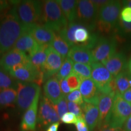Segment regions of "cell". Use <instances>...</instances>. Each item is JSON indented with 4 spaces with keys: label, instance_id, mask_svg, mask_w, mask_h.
Instances as JSON below:
<instances>
[{
    "label": "cell",
    "instance_id": "1",
    "mask_svg": "<svg viewBox=\"0 0 131 131\" xmlns=\"http://www.w3.org/2000/svg\"><path fill=\"white\" fill-rule=\"evenodd\" d=\"M27 30V27L18 19L13 8L0 15V58L13 49L16 41Z\"/></svg>",
    "mask_w": 131,
    "mask_h": 131
},
{
    "label": "cell",
    "instance_id": "2",
    "mask_svg": "<svg viewBox=\"0 0 131 131\" xmlns=\"http://www.w3.org/2000/svg\"><path fill=\"white\" fill-rule=\"evenodd\" d=\"M68 23L57 1H42L41 24L58 34L68 26Z\"/></svg>",
    "mask_w": 131,
    "mask_h": 131
},
{
    "label": "cell",
    "instance_id": "3",
    "mask_svg": "<svg viewBox=\"0 0 131 131\" xmlns=\"http://www.w3.org/2000/svg\"><path fill=\"white\" fill-rule=\"evenodd\" d=\"M18 19L28 28L34 24H40L41 19L42 1L35 0L11 1Z\"/></svg>",
    "mask_w": 131,
    "mask_h": 131
},
{
    "label": "cell",
    "instance_id": "4",
    "mask_svg": "<svg viewBox=\"0 0 131 131\" xmlns=\"http://www.w3.org/2000/svg\"><path fill=\"white\" fill-rule=\"evenodd\" d=\"M91 79L102 94H117L114 76L104 65L99 62L92 64Z\"/></svg>",
    "mask_w": 131,
    "mask_h": 131
},
{
    "label": "cell",
    "instance_id": "5",
    "mask_svg": "<svg viewBox=\"0 0 131 131\" xmlns=\"http://www.w3.org/2000/svg\"><path fill=\"white\" fill-rule=\"evenodd\" d=\"M130 115L131 103L124 100L122 95L117 94L114 97L110 114L104 126L122 127Z\"/></svg>",
    "mask_w": 131,
    "mask_h": 131
},
{
    "label": "cell",
    "instance_id": "6",
    "mask_svg": "<svg viewBox=\"0 0 131 131\" xmlns=\"http://www.w3.org/2000/svg\"><path fill=\"white\" fill-rule=\"evenodd\" d=\"M98 11L92 1H78L77 19L75 22L86 27L89 30L96 28Z\"/></svg>",
    "mask_w": 131,
    "mask_h": 131
},
{
    "label": "cell",
    "instance_id": "7",
    "mask_svg": "<svg viewBox=\"0 0 131 131\" xmlns=\"http://www.w3.org/2000/svg\"><path fill=\"white\" fill-rule=\"evenodd\" d=\"M16 90V106L21 112L26 111L30 107L38 93L41 91L40 86L36 83L23 82H18Z\"/></svg>",
    "mask_w": 131,
    "mask_h": 131
},
{
    "label": "cell",
    "instance_id": "8",
    "mask_svg": "<svg viewBox=\"0 0 131 131\" xmlns=\"http://www.w3.org/2000/svg\"><path fill=\"white\" fill-rule=\"evenodd\" d=\"M60 120V118L54 104L44 95L41 96L37 118V124L39 126L46 128Z\"/></svg>",
    "mask_w": 131,
    "mask_h": 131
},
{
    "label": "cell",
    "instance_id": "9",
    "mask_svg": "<svg viewBox=\"0 0 131 131\" xmlns=\"http://www.w3.org/2000/svg\"><path fill=\"white\" fill-rule=\"evenodd\" d=\"M9 72L18 82L34 83L39 86L44 83L41 72L33 66L30 63L15 67L10 70Z\"/></svg>",
    "mask_w": 131,
    "mask_h": 131
},
{
    "label": "cell",
    "instance_id": "10",
    "mask_svg": "<svg viewBox=\"0 0 131 131\" xmlns=\"http://www.w3.org/2000/svg\"><path fill=\"white\" fill-rule=\"evenodd\" d=\"M117 42L114 38L100 37L91 50L94 62L102 63L116 53Z\"/></svg>",
    "mask_w": 131,
    "mask_h": 131
},
{
    "label": "cell",
    "instance_id": "11",
    "mask_svg": "<svg viewBox=\"0 0 131 131\" xmlns=\"http://www.w3.org/2000/svg\"><path fill=\"white\" fill-rule=\"evenodd\" d=\"M121 13V2L109 1L107 4L98 11V22L115 27Z\"/></svg>",
    "mask_w": 131,
    "mask_h": 131
},
{
    "label": "cell",
    "instance_id": "12",
    "mask_svg": "<svg viewBox=\"0 0 131 131\" xmlns=\"http://www.w3.org/2000/svg\"><path fill=\"white\" fill-rule=\"evenodd\" d=\"M64 59L58 52L49 46L48 53L45 64L42 69L43 82L53 77L58 73L64 61Z\"/></svg>",
    "mask_w": 131,
    "mask_h": 131
},
{
    "label": "cell",
    "instance_id": "13",
    "mask_svg": "<svg viewBox=\"0 0 131 131\" xmlns=\"http://www.w3.org/2000/svg\"><path fill=\"white\" fill-rule=\"evenodd\" d=\"M30 63L27 54L12 49L0 58V66L9 72L18 66Z\"/></svg>",
    "mask_w": 131,
    "mask_h": 131
},
{
    "label": "cell",
    "instance_id": "14",
    "mask_svg": "<svg viewBox=\"0 0 131 131\" xmlns=\"http://www.w3.org/2000/svg\"><path fill=\"white\" fill-rule=\"evenodd\" d=\"M41 96V91L38 93L34 102L31 104L23 117L21 128L23 131H35L37 124L38 102Z\"/></svg>",
    "mask_w": 131,
    "mask_h": 131
},
{
    "label": "cell",
    "instance_id": "15",
    "mask_svg": "<svg viewBox=\"0 0 131 131\" xmlns=\"http://www.w3.org/2000/svg\"><path fill=\"white\" fill-rule=\"evenodd\" d=\"M27 31L40 46L49 45L57 35L51 29L41 24L30 26Z\"/></svg>",
    "mask_w": 131,
    "mask_h": 131
},
{
    "label": "cell",
    "instance_id": "16",
    "mask_svg": "<svg viewBox=\"0 0 131 131\" xmlns=\"http://www.w3.org/2000/svg\"><path fill=\"white\" fill-rule=\"evenodd\" d=\"M79 90L84 102L98 105L101 93L91 78L82 80Z\"/></svg>",
    "mask_w": 131,
    "mask_h": 131
},
{
    "label": "cell",
    "instance_id": "17",
    "mask_svg": "<svg viewBox=\"0 0 131 131\" xmlns=\"http://www.w3.org/2000/svg\"><path fill=\"white\" fill-rule=\"evenodd\" d=\"M44 95L55 105L64 97L60 86V81L56 77L49 78L43 85Z\"/></svg>",
    "mask_w": 131,
    "mask_h": 131
},
{
    "label": "cell",
    "instance_id": "18",
    "mask_svg": "<svg viewBox=\"0 0 131 131\" xmlns=\"http://www.w3.org/2000/svg\"><path fill=\"white\" fill-rule=\"evenodd\" d=\"M102 64L114 77L125 70L127 66L126 57L121 52H116L106 61L103 62Z\"/></svg>",
    "mask_w": 131,
    "mask_h": 131
},
{
    "label": "cell",
    "instance_id": "19",
    "mask_svg": "<svg viewBox=\"0 0 131 131\" xmlns=\"http://www.w3.org/2000/svg\"><path fill=\"white\" fill-rule=\"evenodd\" d=\"M114 95L102 94L98 100V107L99 109L100 117L98 127L100 129L104 125L112 109L114 100Z\"/></svg>",
    "mask_w": 131,
    "mask_h": 131
},
{
    "label": "cell",
    "instance_id": "20",
    "mask_svg": "<svg viewBox=\"0 0 131 131\" xmlns=\"http://www.w3.org/2000/svg\"><path fill=\"white\" fill-rule=\"evenodd\" d=\"M68 58L70 59L73 62L90 66L94 63L91 50L80 45L71 47L68 55Z\"/></svg>",
    "mask_w": 131,
    "mask_h": 131
},
{
    "label": "cell",
    "instance_id": "21",
    "mask_svg": "<svg viewBox=\"0 0 131 131\" xmlns=\"http://www.w3.org/2000/svg\"><path fill=\"white\" fill-rule=\"evenodd\" d=\"M84 114V119L90 131H93L99 123L100 113L97 104L84 102L81 106Z\"/></svg>",
    "mask_w": 131,
    "mask_h": 131
},
{
    "label": "cell",
    "instance_id": "22",
    "mask_svg": "<svg viewBox=\"0 0 131 131\" xmlns=\"http://www.w3.org/2000/svg\"><path fill=\"white\" fill-rule=\"evenodd\" d=\"M40 46V45L36 41L30 34L27 31H26L16 41L13 49L19 50L26 54H29Z\"/></svg>",
    "mask_w": 131,
    "mask_h": 131
},
{
    "label": "cell",
    "instance_id": "23",
    "mask_svg": "<svg viewBox=\"0 0 131 131\" xmlns=\"http://www.w3.org/2000/svg\"><path fill=\"white\" fill-rule=\"evenodd\" d=\"M49 45L40 46L35 50L28 54L30 63L42 72V69L46 61Z\"/></svg>",
    "mask_w": 131,
    "mask_h": 131
},
{
    "label": "cell",
    "instance_id": "24",
    "mask_svg": "<svg viewBox=\"0 0 131 131\" xmlns=\"http://www.w3.org/2000/svg\"><path fill=\"white\" fill-rule=\"evenodd\" d=\"M69 23L75 22L77 19L78 1L58 0L57 1Z\"/></svg>",
    "mask_w": 131,
    "mask_h": 131
},
{
    "label": "cell",
    "instance_id": "25",
    "mask_svg": "<svg viewBox=\"0 0 131 131\" xmlns=\"http://www.w3.org/2000/svg\"><path fill=\"white\" fill-rule=\"evenodd\" d=\"M17 90L14 88L0 91V109L12 107L16 104Z\"/></svg>",
    "mask_w": 131,
    "mask_h": 131
},
{
    "label": "cell",
    "instance_id": "26",
    "mask_svg": "<svg viewBox=\"0 0 131 131\" xmlns=\"http://www.w3.org/2000/svg\"><path fill=\"white\" fill-rule=\"evenodd\" d=\"M115 78L117 94H123L131 88V73L126 69Z\"/></svg>",
    "mask_w": 131,
    "mask_h": 131
},
{
    "label": "cell",
    "instance_id": "27",
    "mask_svg": "<svg viewBox=\"0 0 131 131\" xmlns=\"http://www.w3.org/2000/svg\"><path fill=\"white\" fill-rule=\"evenodd\" d=\"M49 46L58 52L64 60L68 57V55L71 48V46L58 34H57L55 38L49 45Z\"/></svg>",
    "mask_w": 131,
    "mask_h": 131
},
{
    "label": "cell",
    "instance_id": "28",
    "mask_svg": "<svg viewBox=\"0 0 131 131\" xmlns=\"http://www.w3.org/2000/svg\"><path fill=\"white\" fill-rule=\"evenodd\" d=\"M81 24L76 22L69 23L68 26L63 29L61 32L58 33V35L61 37L63 40H64L70 46H76L77 43L75 40L74 34L76 29L78 28Z\"/></svg>",
    "mask_w": 131,
    "mask_h": 131
},
{
    "label": "cell",
    "instance_id": "29",
    "mask_svg": "<svg viewBox=\"0 0 131 131\" xmlns=\"http://www.w3.org/2000/svg\"><path fill=\"white\" fill-rule=\"evenodd\" d=\"M18 81L16 80L7 70L0 66V91L14 88L17 89Z\"/></svg>",
    "mask_w": 131,
    "mask_h": 131
},
{
    "label": "cell",
    "instance_id": "30",
    "mask_svg": "<svg viewBox=\"0 0 131 131\" xmlns=\"http://www.w3.org/2000/svg\"><path fill=\"white\" fill-rule=\"evenodd\" d=\"M73 72L78 75L82 80L91 78V66L75 63L73 66Z\"/></svg>",
    "mask_w": 131,
    "mask_h": 131
},
{
    "label": "cell",
    "instance_id": "31",
    "mask_svg": "<svg viewBox=\"0 0 131 131\" xmlns=\"http://www.w3.org/2000/svg\"><path fill=\"white\" fill-rule=\"evenodd\" d=\"M73 62L67 57L64 59L60 70L55 76L58 78L59 81L66 79L69 75L73 72Z\"/></svg>",
    "mask_w": 131,
    "mask_h": 131
},
{
    "label": "cell",
    "instance_id": "32",
    "mask_svg": "<svg viewBox=\"0 0 131 131\" xmlns=\"http://www.w3.org/2000/svg\"><path fill=\"white\" fill-rule=\"evenodd\" d=\"M91 34L84 26L80 25L75 30L74 34L75 40L77 45H83L89 40Z\"/></svg>",
    "mask_w": 131,
    "mask_h": 131
},
{
    "label": "cell",
    "instance_id": "33",
    "mask_svg": "<svg viewBox=\"0 0 131 131\" xmlns=\"http://www.w3.org/2000/svg\"><path fill=\"white\" fill-rule=\"evenodd\" d=\"M68 81V85L69 86L71 91H75L80 89V85H81L82 80L77 75L72 72L66 78Z\"/></svg>",
    "mask_w": 131,
    "mask_h": 131
},
{
    "label": "cell",
    "instance_id": "34",
    "mask_svg": "<svg viewBox=\"0 0 131 131\" xmlns=\"http://www.w3.org/2000/svg\"><path fill=\"white\" fill-rule=\"evenodd\" d=\"M55 108L59 117L61 118L65 114L68 112V100H66V96L61 99V100L56 104H55Z\"/></svg>",
    "mask_w": 131,
    "mask_h": 131
},
{
    "label": "cell",
    "instance_id": "35",
    "mask_svg": "<svg viewBox=\"0 0 131 131\" xmlns=\"http://www.w3.org/2000/svg\"><path fill=\"white\" fill-rule=\"evenodd\" d=\"M66 98L68 101L75 103L80 106H81L84 103L81 92H80V90L78 89L72 91L71 92H70L69 94L66 96Z\"/></svg>",
    "mask_w": 131,
    "mask_h": 131
},
{
    "label": "cell",
    "instance_id": "36",
    "mask_svg": "<svg viewBox=\"0 0 131 131\" xmlns=\"http://www.w3.org/2000/svg\"><path fill=\"white\" fill-rule=\"evenodd\" d=\"M68 111L70 113H72L78 118H84L83 111L82 110L81 106L75 103L68 101Z\"/></svg>",
    "mask_w": 131,
    "mask_h": 131
},
{
    "label": "cell",
    "instance_id": "37",
    "mask_svg": "<svg viewBox=\"0 0 131 131\" xmlns=\"http://www.w3.org/2000/svg\"><path fill=\"white\" fill-rule=\"evenodd\" d=\"M61 121L63 123L67 124H72L77 123L78 121V118L72 113L68 112L65 114L61 118Z\"/></svg>",
    "mask_w": 131,
    "mask_h": 131
},
{
    "label": "cell",
    "instance_id": "38",
    "mask_svg": "<svg viewBox=\"0 0 131 131\" xmlns=\"http://www.w3.org/2000/svg\"><path fill=\"white\" fill-rule=\"evenodd\" d=\"M120 18L126 23H131V7H123L120 13Z\"/></svg>",
    "mask_w": 131,
    "mask_h": 131
},
{
    "label": "cell",
    "instance_id": "39",
    "mask_svg": "<svg viewBox=\"0 0 131 131\" xmlns=\"http://www.w3.org/2000/svg\"><path fill=\"white\" fill-rule=\"evenodd\" d=\"M75 126L77 131H90L84 118H78L77 122L75 124Z\"/></svg>",
    "mask_w": 131,
    "mask_h": 131
},
{
    "label": "cell",
    "instance_id": "40",
    "mask_svg": "<svg viewBox=\"0 0 131 131\" xmlns=\"http://www.w3.org/2000/svg\"><path fill=\"white\" fill-rule=\"evenodd\" d=\"M118 25L120 30L124 33L131 32V23H126L122 20L121 18H119L118 21Z\"/></svg>",
    "mask_w": 131,
    "mask_h": 131
},
{
    "label": "cell",
    "instance_id": "41",
    "mask_svg": "<svg viewBox=\"0 0 131 131\" xmlns=\"http://www.w3.org/2000/svg\"><path fill=\"white\" fill-rule=\"evenodd\" d=\"M60 88H61V91L64 96H66L67 95H68L72 92L69 86L66 79L60 80Z\"/></svg>",
    "mask_w": 131,
    "mask_h": 131
},
{
    "label": "cell",
    "instance_id": "42",
    "mask_svg": "<svg viewBox=\"0 0 131 131\" xmlns=\"http://www.w3.org/2000/svg\"><path fill=\"white\" fill-rule=\"evenodd\" d=\"M109 1H107V0H92V2L94 4L97 10L99 11L101 8L107 4Z\"/></svg>",
    "mask_w": 131,
    "mask_h": 131
},
{
    "label": "cell",
    "instance_id": "43",
    "mask_svg": "<svg viewBox=\"0 0 131 131\" xmlns=\"http://www.w3.org/2000/svg\"><path fill=\"white\" fill-rule=\"evenodd\" d=\"M98 129V131H124V129L122 127H111L109 126H104Z\"/></svg>",
    "mask_w": 131,
    "mask_h": 131
},
{
    "label": "cell",
    "instance_id": "44",
    "mask_svg": "<svg viewBox=\"0 0 131 131\" xmlns=\"http://www.w3.org/2000/svg\"><path fill=\"white\" fill-rule=\"evenodd\" d=\"M10 1L5 0H0V12L5 10L9 8L10 6Z\"/></svg>",
    "mask_w": 131,
    "mask_h": 131
},
{
    "label": "cell",
    "instance_id": "45",
    "mask_svg": "<svg viewBox=\"0 0 131 131\" xmlns=\"http://www.w3.org/2000/svg\"><path fill=\"white\" fill-rule=\"evenodd\" d=\"M122 96L124 100L131 103V88L126 91L122 95Z\"/></svg>",
    "mask_w": 131,
    "mask_h": 131
},
{
    "label": "cell",
    "instance_id": "46",
    "mask_svg": "<svg viewBox=\"0 0 131 131\" xmlns=\"http://www.w3.org/2000/svg\"><path fill=\"white\" fill-rule=\"evenodd\" d=\"M124 131H131V115L124 124Z\"/></svg>",
    "mask_w": 131,
    "mask_h": 131
},
{
    "label": "cell",
    "instance_id": "47",
    "mask_svg": "<svg viewBox=\"0 0 131 131\" xmlns=\"http://www.w3.org/2000/svg\"><path fill=\"white\" fill-rule=\"evenodd\" d=\"M59 126H60V122L55 123L50 125L47 128L46 131H58Z\"/></svg>",
    "mask_w": 131,
    "mask_h": 131
},
{
    "label": "cell",
    "instance_id": "48",
    "mask_svg": "<svg viewBox=\"0 0 131 131\" xmlns=\"http://www.w3.org/2000/svg\"><path fill=\"white\" fill-rule=\"evenodd\" d=\"M123 4L124 7H131V0H129V1H123Z\"/></svg>",
    "mask_w": 131,
    "mask_h": 131
},
{
    "label": "cell",
    "instance_id": "49",
    "mask_svg": "<svg viewBox=\"0 0 131 131\" xmlns=\"http://www.w3.org/2000/svg\"><path fill=\"white\" fill-rule=\"evenodd\" d=\"M127 68H128V70L131 73V57L129 59V61L127 64Z\"/></svg>",
    "mask_w": 131,
    "mask_h": 131
}]
</instances>
